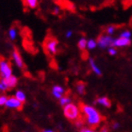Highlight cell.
Returning a JSON list of instances; mask_svg holds the SVG:
<instances>
[{
    "mask_svg": "<svg viewBox=\"0 0 132 132\" xmlns=\"http://www.w3.org/2000/svg\"><path fill=\"white\" fill-rule=\"evenodd\" d=\"M115 27L114 26H110V27H108L107 29H106V32H107L108 35H112L114 31H115Z\"/></svg>",
    "mask_w": 132,
    "mask_h": 132,
    "instance_id": "obj_22",
    "label": "cell"
},
{
    "mask_svg": "<svg viewBox=\"0 0 132 132\" xmlns=\"http://www.w3.org/2000/svg\"><path fill=\"white\" fill-rule=\"evenodd\" d=\"M96 46H97V41L93 40V39L89 40L88 44H87V48L88 49H94Z\"/></svg>",
    "mask_w": 132,
    "mask_h": 132,
    "instance_id": "obj_20",
    "label": "cell"
},
{
    "mask_svg": "<svg viewBox=\"0 0 132 132\" xmlns=\"http://www.w3.org/2000/svg\"><path fill=\"white\" fill-rule=\"evenodd\" d=\"M80 110L82 111V113L85 116L86 123L92 127H96L99 126V124L101 123L102 116L101 114L97 111L96 109H94L92 106L86 104H81L80 105Z\"/></svg>",
    "mask_w": 132,
    "mask_h": 132,
    "instance_id": "obj_1",
    "label": "cell"
},
{
    "mask_svg": "<svg viewBox=\"0 0 132 132\" xmlns=\"http://www.w3.org/2000/svg\"><path fill=\"white\" fill-rule=\"evenodd\" d=\"M25 3L30 9H35L38 6V0H25Z\"/></svg>",
    "mask_w": 132,
    "mask_h": 132,
    "instance_id": "obj_18",
    "label": "cell"
},
{
    "mask_svg": "<svg viewBox=\"0 0 132 132\" xmlns=\"http://www.w3.org/2000/svg\"><path fill=\"white\" fill-rule=\"evenodd\" d=\"M118 127H119V124H118V123H115V124H113V128H114V129L118 128Z\"/></svg>",
    "mask_w": 132,
    "mask_h": 132,
    "instance_id": "obj_30",
    "label": "cell"
},
{
    "mask_svg": "<svg viewBox=\"0 0 132 132\" xmlns=\"http://www.w3.org/2000/svg\"><path fill=\"white\" fill-rule=\"evenodd\" d=\"M101 132H109V129H108L106 127H104L101 128Z\"/></svg>",
    "mask_w": 132,
    "mask_h": 132,
    "instance_id": "obj_29",
    "label": "cell"
},
{
    "mask_svg": "<svg viewBox=\"0 0 132 132\" xmlns=\"http://www.w3.org/2000/svg\"><path fill=\"white\" fill-rule=\"evenodd\" d=\"M44 48L48 55H56L58 52V41L55 38H47L44 42Z\"/></svg>",
    "mask_w": 132,
    "mask_h": 132,
    "instance_id": "obj_3",
    "label": "cell"
},
{
    "mask_svg": "<svg viewBox=\"0 0 132 132\" xmlns=\"http://www.w3.org/2000/svg\"><path fill=\"white\" fill-rule=\"evenodd\" d=\"M7 100H8V96L5 94H1L0 95V107H4L7 103Z\"/></svg>",
    "mask_w": 132,
    "mask_h": 132,
    "instance_id": "obj_21",
    "label": "cell"
},
{
    "mask_svg": "<svg viewBox=\"0 0 132 132\" xmlns=\"http://www.w3.org/2000/svg\"><path fill=\"white\" fill-rule=\"evenodd\" d=\"M24 132H27V131H24Z\"/></svg>",
    "mask_w": 132,
    "mask_h": 132,
    "instance_id": "obj_34",
    "label": "cell"
},
{
    "mask_svg": "<svg viewBox=\"0 0 132 132\" xmlns=\"http://www.w3.org/2000/svg\"><path fill=\"white\" fill-rule=\"evenodd\" d=\"M72 35H73V31L72 30H68L65 33V37L66 38H71Z\"/></svg>",
    "mask_w": 132,
    "mask_h": 132,
    "instance_id": "obj_26",
    "label": "cell"
},
{
    "mask_svg": "<svg viewBox=\"0 0 132 132\" xmlns=\"http://www.w3.org/2000/svg\"><path fill=\"white\" fill-rule=\"evenodd\" d=\"M64 92H65V90H64L63 87H61V86H60V85H55V86H53V88H52V95L55 97V98L60 99L63 96Z\"/></svg>",
    "mask_w": 132,
    "mask_h": 132,
    "instance_id": "obj_9",
    "label": "cell"
},
{
    "mask_svg": "<svg viewBox=\"0 0 132 132\" xmlns=\"http://www.w3.org/2000/svg\"><path fill=\"white\" fill-rule=\"evenodd\" d=\"M42 132H54L53 130H51V129H44V130H43Z\"/></svg>",
    "mask_w": 132,
    "mask_h": 132,
    "instance_id": "obj_31",
    "label": "cell"
},
{
    "mask_svg": "<svg viewBox=\"0 0 132 132\" xmlns=\"http://www.w3.org/2000/svg\"><path fill=\"white\" fill-rule=\"evenodd\" d=\"M131 44L129 38H123V37H119L117 39H114L112 43V46L116 47H124V46H128Z\"/></svg>",
    "mask_w": 132,
    "mask_h": 132,
    "instance_id": "obj_8",
    "label": "cell"
},
{
    "mask_svg": "<svg viewBox=\"0 0 132 132\" xmlns=\"http://www.w3.org/2000/svg\"><path fill=\"white\" fill-rule=\"evenodd\" d=\"M5 107L10 109V110H20L23 108V103L21 101H19V100L13 95V96L8 97V100H7V103H6Z\"/></svg>",
    "mask_w": 132,
    "mask_h": 132,
    "instance_id": "obj_5",
    "label": "cell"
},
{
    "mask_svg": "<svg viewBox=\"0 0 132 132\" xmlns=\"http://www.w3.org/2000/svg\"><path fill=\"white\" fill-rule=\"evenodd\" d=\"M80 108H78L76 104L70 103L63 107V114L66 118L70 121H76L80 117Z\"/></svg>",
    "mask_w": 132,
    "mask_h": 132,
    "instance_id": "obj_2",
    "label": "cell"
},
{
    "mask_svg": "<svg viewBox=\"0 0 132 132\" xmlns=\"http://www.w3.org/2000/svg\"><path fill=\"white\" fill-rule=\"evenodd\" d=\"M87 44H88V41L85 38H81L79 39V41L77 43V46L81 51H83V50H85L87 48Z\"/></svg>",
    "mask_w": 132,
    "mask_h": 132,
    "instance_id": "obj_15",
    "label": "cell"
},
{
    "mask_svg": "<svg viewBox=\"0 0 132 132\" xmlns=\"http://www.w3.org/2000/svg\"><path fill=\"white\" fill-rule=\"evenodd\" d=\"M12 76V68L11 63L6 60H0V77L8 78Z\"/></svg>",
    "mask_w": 132,
    "mask_h": 132,
    "instance_id": "obj_4",
    "label": "cell"
},
{
    "mask_svg": "<svg viewBox=\"0 0 132 132\" xmlns=\"http://www.w3.org/2000/svg\"><path fill=\"white\" fill-rule=\"evenodd\" d=\"M53 13H54V14H59V13H60V8H58V7H55V8H54V10H53Z\"/></svg>",
    "mask_w": 132,
    "mask_h": 132,
    "instance_id": "obj_27",
    "label": "cell"
},
{
    "mask_svg": "<svg viewBox=\"0 0 132 132\" xmlns=\"http://www.w3.org/2000/svg\"><path fill=\"white\" fill-rule=\"evenodd\" d=\"M83 124H84V122L82 121V119H77V120L75 121V125H76V127H83Z\"/></svg>",
    "mask_w": 132,
    "mask_h": 132,
    "instance_id": "obj_24",
    "label": "cell"
},
{
    "mask_svg": "<svg viewBox=\"0 0 132 132\" xmlns=\"http://www.w3.org/2000/svg\"><path fill=\"white\" fill-rule=\"evenodd\" d=\"M8 90H10L8 84L6 82V80L4 78H1L0 79V93H5Z\"/></svg>",
    "mask_w": 132,
    "mask_h": 132,
    "instance_id": "obj_17",
    "label": "cell"
},
{
    "mask_svg": "<svg viewBox=\"0 0 132 132\" xmlns=\"http://www.w3.org/2000/svg\"><path fill=\"white\" fill-rule=\"evenodd\" d=\"M109 54L111 56H114L117 54V51H116V49L113 46H110V48H109Z\"/></svg>",
    "mask_w": 132,
    "mask_h": 132,
    "instance_id": "obj_25",
    "label": "cell"
},
{
    "mask_svg": "<svg viewBox=\"0 0 132 132\" xmlns=\"http://www.w3.org/2000/svg\"><path fill=\"white\" fill-rule=\"evenodd\" d=\"M128 2H129L130 4H132V0H128Z\"/></svg>",
    "mask_w": 132,
    "mask_h": 132,
    "instance_id": "obj_32",
    "label": "cell"
},
{
    "mask_svg": "<svg viewBox=\"0 0 132 132\" xmlns=\"http://www.w3.org/2000/svg\"><path fill=\"white\" fill-rule=\"evenodd\" d=\"M60 100V105L61 106H62V107H64V106H66V105L70 104V103H72L71 102V98L68 96H62L61 98L59 99Z\"/></svg>",
    "mask_w": 132,
    "mask_h": 132,
    "instance_id": "obj_19",
    "label": "cell"
},
{
    "mask_svg": "<svg viewBox=\"0 0 132 132\" xmlns=\"http://www.w3.org/2000/svg\"><path fill=\"white\" fill-rule=\"evenodd\" d=\"M120 37H123V38H129L131 37V32L128 30H125L120 34Z\"/></svg>",
    "mask_w": 132,
    "mask_h": 132,
    "instance_id": "obj_23",
    "label": "cell"
},
{
    "mask_svg": "<svg viewBox=\"0 0 132 132\" xmlns=\"http://www.w3.org/2000/svg\"><path fill=\"white\" fill-rule=\"evenodd\" d=\"M131 23H132V18H131Z\"/></svg>",
    "mask_w": 132,
    "mask_h": 132,
    "instance_id": "obj_33",
    "label": "cell"
},
{
    "mask_svg": "<svg viewBox=\"0 0 132 132\" xmlns=\"http://www.w3.org/2000/svg\"><path fill=\"white\" fill-rule=\"evenodd\" d=\"M80 132H96V131L92 130V129H89V128H82V129L80 130Z\"/></svg>",
    "mask_w": 132,
    "mask_h": 132,
    "instance_id": "obj_28",
    "label": "cell"
},
{
    "mask_svg": "<svg viewBox=\"0 0 132 132\" xmlns=\"http://www.w3.org/2000/svg\"><path fill=\"white\" fill-rule=\"evenodd\" d=\"M96 103L97 104L102 105V106H104V107H106V108H110V106H111V102H110V100L108 98V97H105V96L97 98Z\"/></svg>",
    "mask_w": 132,
    "mask_h": 132,
    "instance_id": "obj_11",
    "label": "cell"
},
{
    "mask_svg": "<svg viewBox=\"0 0 132 132\" xmlns=\"http://www.w3.org/2000/svg\"><path fill=\"white\" fill-rule=\"evenodd\" d=\"M14 96L16 97L19 101H21L24 104L26 101H27V95H26L25 92H23L22 90H17L14 94Z\"/></svg>",
    "mask_w": 132,
    "mask_h": 132,
    "instance_id": "obj_12",
    "label": "cell"
},
{
    "mask_svg": "<svg viewBox=\"0 0 132 132\" xmlns=\"http://www.w3.org/2000/svg\"><path fill=\"white\" fill-rule=\"evenodd\" d=\"M4 79L6 80V82H7V84H8L9 88L10 89H12L14 88V87H16L17 83H18V78H17L15 76H11L10 77H8V78H4Z\"/></svg>",
    "mask_w": 132,
    "mask_h": 132,
    "instance_id": "obj_10",
    "label": "cell"
},
{
    "mask_svg": "<svg viewBox=\"0 0 132 132\" xmlns=\"http://www.w3.org/2000/svg\"><path fill=\"white\" fill-rule=\"evenodd\" d=\"M8 36L11 41H15L17 38V36H18V31H17L16 28L12 27V28H10L8 31Z\"/></svg>",
    "mask_w": 132,
    "mask_h": 132,
    "instance_id": "obj_13",
    "label": "cell"
},
{
    "mask_svg": "<svg viewBox=\"0 0 132 132\" xmlns=\"http://www.w3.org/2000/svg\"><path fill=\"white\" fill-rule=\"evenodd\" d=\"M11 59H12V61H13L14 64H15L18 68H19V69L24 68L25 63H24L22 55L20 54L19 50L16 49V48H14L13 51H12V53H11Z\"/></svg>",
    "mask_w": 132,
    "mask_h": 132,
    "instance_id": "obj_7",
    "label": "cell"
},
{
    "mask_svg": "<svg viewBox=\"0 0 132 132\" xmlns=\"http://www.w3.org/2000/svg\"><path fill=\"white\" fill-rule=\"evenodd\" d=\"M113 40L110 35H101L97 39V45L101 48H107L109 46H112Z\"/></svg>",
    "mask_w": 132,
    "mask_h": 132,
    "instance_id": "obj_6",
    "label": "cell"
},
{
    "mask_svg": "<svg viewBox=\"0 0 132 132\" xmlns=\"http://www.w3.org/2000/svg\"><path fill=\"white\" fill-rule=\"evenodd\" d=\"M90 65H91L92 70L94 71V74H96L97 76H100L101 75V70L99 69V67L96 65V63L94 62V60H90Z\"/></svg>",
    "mask_w": 132,
    "mask_h": 132,
    "instance_id": "obj_14",
    "label": "cell"
},
{
    "mask_svg": "<svg viewBox=\"0 0 132 132\" xmlns=\"http://www.w3.org/2000/svg\"><path fill=\"white\" fill-rule=\"evenodd\" d=\"M76 88H77V92L79 94H83L84 93H85V83H83L82 81H80V82H78L77 84V86H76Z\"/></svg>",
    "mask_w": 132,
    "mask_h": 132,
    "instance_id": "obj_16",
    "label": "cell"
}]
</instances>
